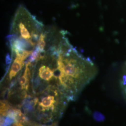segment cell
<instances>
[{
  "instance_id": "obj_1",
  "label": "cell",
  "mask_w": 126,
  "mask_h": 126,
  "mask_svg": "<svg viewBox=\"0 0 126 126\" xmlns=\"http://www.w3.org/2000/svg\"><path fill=\"white\" fill-rule=\"evenodd\" d=\"M70 102L58 88L48 87L35 94H30L17 106L32 122L42 125L58 121Z\"/></svg>"
},
{
  "instance_id": "obj_2",
  "label": "cell",
  "mask_w": 126,
  "mask_h": 126,
  "mask_svg": "<svg viewBox=\"0 0 126 126\" xmlns=\"http://www.w3.org/2000/svg\"><path fill=\"white\" fill-rule=\"evenodd\" d=\"M93 117L96 122H103L106 119L105 116L103 114L98 111H95L93 113Z\"/></svg>"
},
{
  "instance_id": "obj_3",
  "label": "cell",
  "mask_w": 126,
  "mask_h": 126,
  "mask_svg": "<svg viewBox=\"0 0 126 126\" xmlns=\"http://www.w3.org/2000/svg\"><path fill=\"white\" fill-rule=\"evenodd\" d=\"M121 85L123 90V94L126 100V75L123 77Z\"/></svg>"
},
{
  "instance_id": "obj_4",
  "label": "cell",
  "mask_w": 126,
  "mask_h": 126,
  "mask_svg": "<svg viewBox=\"0 0 126 126\" xmlns=\"http://www.w3.org/2000/svg\"><path fill=\"white\" fill-rule=\"evenodd\" d=\"M11 126H38L36 125H26L18 122H14Z\"/></svg>"
},
{
  "instance_id": "obj_5",
  "label": "cell",
  "mask_w": 126,
  "mask_h": 126,
  "mask_svg": "<svg viewBox=\"0 0 126 126\" xmlns=\"http://www.w3.org/2000/svg\"><path fill=\"white\" fill-rule=\"evenodd\" d=\"M43 126H59V122L58 121H55L49 125H44Z\"/></svg>"
}]
</instances>
